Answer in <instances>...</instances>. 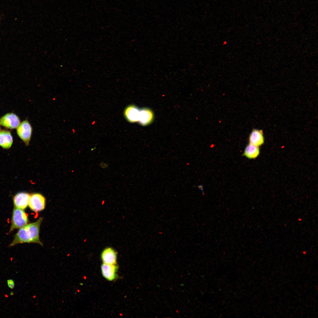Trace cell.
I'll list each match as a JSON object with an SVG mask.
<instances>
[{"mask_svg": "<svg viewBox=\"0 0 318 318\" xmlns=\"http://www.w3.org/2000/svg\"><path fill=\"white\" fill-rule=\"evenodd\" d=\"M42 218L40 217L36 222L27 224L20 228L15 235L10 246L26 243H37L42 245L39 238V231Z\"/></svg>", "mask_w": 318, "mask_h": 318, "instance_id": "cell-1", "label": "cell"}, {"mask_svg": "<svg viewBox=\"0 0 318 318\" xmlns=\"http://www.w3.org/2000/svg\"><path fill=\"white\" fill-rule=\"evenodd\" d=\"M11 219L10 232L20 228L27 224L28 222L27 215L23 210L15 207L13 210Z\"/></svg>", "mask_w": 318, "mask_h": 318, "instance_id": "cell-2", "label": "cell"}, {"mask_svg": "<svg viewBox=\"0 0 318 318\" xmlns=\"http://www.w3.org/2000/svg\"><path fill=\"white\" fill-rule=\"evenodd\" d=\"M32 130V127L27 120L23 121L17 127V134L26 145H28L29 143Z\"/></svg>", "mask_w": 318, "mask_h": 318, "instance_id": "cell-3", "label": "cell"}, {"mask_svg": "<svg viewBox=\"0 0 318 318\" xmlns=\"http://www.w3.org/2000/svg\"><path fill=\"white\" fill-rule=\"evenodd\" d=\"M45 203V198L42 195L35 193L30 195L28 205L32 210L37 212L44 209Z\"/></svg>", "mask_w": 318, "mask_h": 318, "instance_id": "cell-4", "label": "cell"}, {"mask_svg": "<svg viewBox=\"0 0 318 318\" xmlns=\"http://www.w3.org/2000/svg\"><path fill=\"white\" fill-rule=\"evenodd\" d=\"M20 122L19 117L13 113L7 114L0 119V124L10 129L17 128Z\"/></svg>", "mask_w": 318, "mask_h": 318, "instance_id": "cell-5", "label": "cell"}, {"mask_svg": "<svg viewBox=\"0 0 318 318\" xmlns=\"http://www.w3.org/2000/svg\"><path fill=\"white\" fill-rule=\"evenodd\" d=\"M30 195L24 192L18 193L13 198L14 207L22 209H25L28 205Z\"/></svg>", "mask_w": 318, "mask_h": 318, "instance_id": "cell-6", "label": "cell"}, {"mask_svg": "<svg viewBox=\"0 0 318 318\" xmlns=\"http://www.w3.org/2000/svg\"><path fill=\"white\" fill-rule=\"evenodd\" d=\"M103 276L107 280L111 281L114 279L116 275L117 267L115 264L103 263L101 266Z\"/></svg>", "mask_w": 318, "mask_h": 318, "instance_id": "cell-7", "label": "cell"}, {"mask_svg": "<svg viewBox=\"0 0 318 318\" xmlns=\"http://www.w3.org/2000/svg\"><path fill=\"white\" fill-rule=\"evenodd\" d=\"M101 258L104 263L115 264L117 260V254L111 247H107L102 252Z\"/></svg>", "mask_w": 318, "mask_h": 318, "instance_id": "cell-8", "label": "cell"}, {"mask_svg": "<svg viewBox=\"0 0 318 318\" xmlns=\"http://www.w3.org/2000/svg\"><path fill=\"white\" fill-rule=\"evenodd\" d=\"M264 141L262 130L254 129L252 131L249 136V143L259 147L264 144Z\"/></svg>", "mask_w": 318, "mask_h": 318, "instance_id": "cell-9", "label": "cell"}, {"mask_svg": "<svg viewBox=\"0 0 318 318\" xmlns=\"http://www.w3.org/2000/svg\"><path fill=\"white\" fill-rule=\"evenodd\" d=\"M140 110L136 107L131 105L125 110V115L127 120L131 122L138 121Z\"/></svg>", "mask_w": 318, "mask_h": 318, "instance_id": "cell-10", "label": "cell"}, {"mask_svg": "<svg viewBox=\"0 0 318 318\" xmlns=\"http://www.w3.org/2000/svg\"><path fill=\"white\" fill-rule=\"evenodd\" d=\"M13 142L12 136L10 132L3 130L0 132V146L4 148L9 149Z\"/></svg>", "mask_w": 318, "mask_h": 318, "instance_id": "cell-11", "label": "cell"}, {"mask_svg": "<svg viewBox=\"0 0 318 318\" xmlns=\"http://www.w3.org/2000/svg\"><path fill=\"white\" fill-rule=\"evenodd\" d=\"M152 112L147 109H143L140 110L138 122L141 125H146L150 123L153 119Z\"/></svg>", "mask_w": 318, "mask_h": 318, "instance_id": "cell-12", "label": "cell"}, {"mask_svg": "<svg viewBox=\"0 0 318 318\" xmlns=\"http://www.w3.org/2000/svg\"><path fill=\"white\" fill-rule=\"evenodd\" d=\"M259 147L249 143L245 148L244 155L249 159H254L259 155Z\"/></svg>", "mask_w": 318, "mask_h": 318, "instance_id": "cell-13", "label": "cell"}, {"mask_svg": "<svg viewBox=\"0 0 318 318\" xmlns=\"http://www.w3.org/2000/svg\"><path fill=\"white\" fill-rule=\"evenodd\" d=\"M7 285L8 287L11 289H13L15 287L14 282L13 280L9 279L7 280Z\"/></svg>", "mask_w": 318, "mask_h": 318, "instance_id": "cell-14", "label": "cell"}, {"mask_svg": "<svg viewBox=\"0 0 318 318\" xmlns=\"http://www.w3.org/2000/svg\"><path fill=\"white\" fill-rule=\"evenodd\" d=\"M100 165L102 168H105L108 167V164L106 163L101 162L100 164Z\"/></svg>", "mask_w": 318, "mask_h": 318, "instance_id": "cell-15", "label": "cell"}, {"mask_svg": "<svg viewBox=\"0 0 318 318\" xmlns=\"http://www.w3.org/2000/svg\"><path fill=\"white\" fill-rule=\"evenodd\" d=\"M14 292H11L10 295L11 296H13V295H14Z\"/></svg>", "mask_w": 318, "mask_h": 318, "instance_id": "cell-16", "label": "cell"}, {"mask_svg": "<svg viewBox=\"0 0 318 318\" xmlns=\"http://www.w3.org/2000/svg\"><path fill=\"white\" fill-rule=\"evenodd\" d=\"M5 297H8V295H6V294H5Z\"/></svg>", "mask_w": 318, "mask_h": 318, "instance_id": "cell-17", "label": "cell"}]
</instances>
